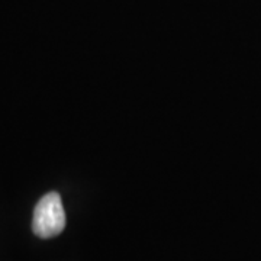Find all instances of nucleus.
<instances>
[{
	"label": "nucleus",
	"mask_w": 261,
	"mask_h": 261,
	"mask_svg": "<svg viewBox=\"0 0 261 261\" xmlns=\"http://www.w3.org/2000/svg\"><path fill=\"white\" fill-rule=\"evenodd\" d=\"M65 212L61 197L56 192L41 197L32 219V231L39 238H53L64 231Z\"/></svg>",
	"instance_id": "1"
}]
</instances>
